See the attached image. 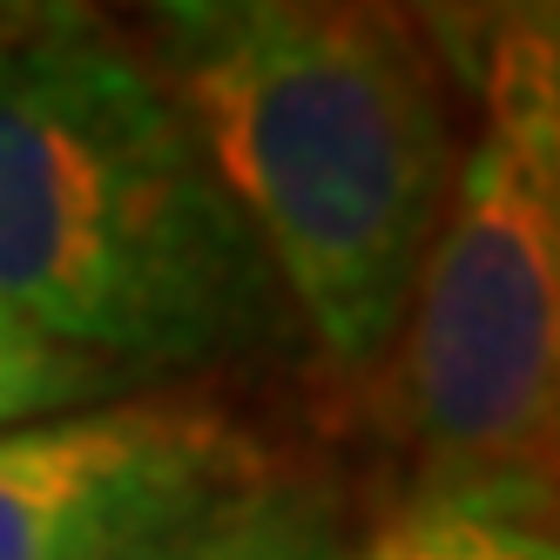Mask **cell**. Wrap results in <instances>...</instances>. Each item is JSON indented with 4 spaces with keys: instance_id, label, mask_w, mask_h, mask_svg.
Instances as JSON below:
<instances>
[{
    "instance_id": "obj_1",
    "label": "cell",
    "mask_w": 560,
    "mask_h": 560,
    "mask_svg": "<svg viewBox=\"0 0 560 560\" xmlns=\"http://www.w3.org/2000/svg\"><path fill=\"white\" fill-rule=\"evenodd\" d=\"M142 55L317 358L372 372L459 183L425 34L392 8L203 0L155 8Z\"/></svg>"
},
{
    "instance_id": "obj_2",
    "label": "cell",
    "mask_w": 560,
    "mask_h": 560,
    "mask_svg": "<svg viewBox=\"0 0 560 560\" xmlns=\"http://www.w3.org/2000/svg\"><path fill=\"white\" fill-rule=\"evenodd\" d=\"M0 304L129 392L284 331L189 115L95 14H0Z\"/></svg>"
},
{
    "instance_id": "obj_3",
    "label": "cell",
    "mask_w": 560,
    "mask_h": 560,
    "mask_svg": "<svg viewBox=\"0 0 560 560\" xmlns=\"http://www.w3.org/2000/svg\"><path fill=\"white\" fill-rule=\"evenodd\" d=\"M398 425L432 459V493L560 500V210L479 136L412 284Z\"/></svg>"
},
{
    "instance_id": "obj_4",
    "label": "cell",
    "mask_w": 560,
    "mask_h": 560,
    "mask_svg": "<svg viewBox=\"0 0 560 560\" xmlns=\"http://www.w3.org/2000/svg\"><path fill=\"white\" fill-rule=\"evenodd\" d=\"M270 479L203 406L108 398L0 432V560H189Z\"/></svg>"
},
{
    "instance_id": "obj_5",
    "label": "cell",
    "mask_w": 560,
    "mask_h": 560,
    "mask_svg": "<svg viewBox=\"0 0 560 560\" xmlns=\"http://www.w3.org/2000/svg\"><path fill=\"white\" fill-rule=\"evenodd\" d=\"M487 108V136L560 210V0L432 14Z\"/></svg>"
},
{
    "instance_id": "obj_6",
    "label": "cell",
    "mask_w": 560,
    "mask_h": 560,
    "mask_svg": "<svg viewBox=\"0 0 560 560\" xmlns=\"http://www.w3.org/2000/svg\"><path fill=\"white\" fill-rule=\"evenodd\" d=\"M358 560H560V527L534 500L425 493Z\"/></svg>"
},
{
    "instance_id": "obj_7",
    "label": "cell",
    "mask_w": 560,
    "mask_h": 560,
    "mask_svg": "<svg viewBox=\"0 0 560 560\" xmlns=\"http://www.w3.org/2000/svg\"><path fill=\"white\" fill-rule=\"evenodd\" d=\"M108 398H129V385L89 365V358L61 351L55 338H42L0 304V432L42 425L61 412H89V406H108Z\"/></svg>"
},
{
    "instance_id": "obj_8",
    "label": "cell",
    "mask_w": 560,
    "mask_h": 560,
    "mask_svg": "<svg viewBox=\"0 0 560 560\" xmlns=\"http://www.w3.org/2000/svg\"><path fill=\"white\" fill-rule=\"evenodd\" d=\"M189 560H345L338 506L317 487L264 479V487L236 506Z\"/></svg>"
}]
</instances>
